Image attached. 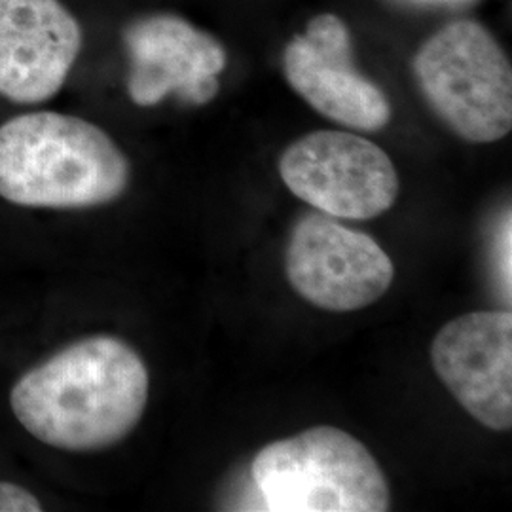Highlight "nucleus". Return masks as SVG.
Returning <instances> with one entry per match:
<instances>
[{
	"instance_id": "13",
	"label": "nucleus",
	"mask_w": 512,
	"mask_h": 512,
	"mask_svg": "<svg viewBox=\"0 0 512 512\" xmlns=\"http://www.w3.org/2000/svg\"><path fill=\"white\" fill-rule=\"evenodd\" d=\"M416 6H433V8H467L473 6L478 0H403Z\"/></svg>"
},
{
	"instance_id": "1",
	"label": "nucleus",
	"mask_w": 512,
	"mask_h": 512,
	"mask_svg": "<svg viewBox=\"0 0 512 512\" xmlns=\"http://www.w3.org/2000/svg\"><path fill=\"white\" fill-rule=\"evenodd\" d=\"M148 370L120 338L90 336L57 351L12 387L10 406L35 439L59 450H105L139 425Z\"/></svg>"
},
{
	"instance_id": "7",
	"label": "nucleus",
	"mask_w": 512,
	"mask_h": 512,
	"mask_svg": "<svg viewBox=\"0 0 512 512\" xmlns=\"http://www.w3.org/2000/svg\"><path fill=\"white\" fill-rule=\"evenodd\" d=\"M128 54L129 99L154 107L175 95L188 105H207L219 93L228 54L219 38L177 14H147L122 31Z\"/></svg>"
},
{
	"instance_id": "10",
	"label": "nucleus",
	"mask_w": 512,
	"mask_h": 512,
	"mask_svg": "<svg viewBox=\"0 0 512 512\" xmlns=\"http://www.w3.org/2000/svg\"><path fill=\"white\" fill-rule=\"evenodd\" d=\"M82 29L59 0H0V95L35 105L61 92Z\"/></svg>"
},
{
	"instance_id": "6",
	"label": "nucleus",
	"mask_w": 512,
	"mask_h": 512,
	"mask_svg": "<svg viewBox=\"0 0 512 512\" xmlns=\"http://www.w3.org/2000/svg\"><path fill=\"white\" fill-rule=\"evenodd\" d=\"M285 268L294 291L327 311L363 310L395 279L391 258L374 239L325 213L294 224Z\"/></svg>"
},
{
	"instance_id": "5",
	"label": "nucleus",
	"mask_w": 512,
	"mask_h": 512,
	"mask_svg": "<svg viewBox=\"0 0 512 512\" xmlns=\"http://www.w3.org/2000/svg\"><path fill=\"white\" fill-rule=\"evenodd\" d=\"M279 175L296 198L334 219L384 215L399 198V175L376 143L348 131H313L289 145Z\"/></svg>"
},
{
	"instance_id": "11",
	"label": "nucleus",
	"mask_w": 512,
	"mask_h": 512,
	"mask_svg": "<svg viewBox=\"0 0 512 512\" xmlns=\"http://www.w3.org/2000/svg\"><path fill=\"white\" fill-rule=\"evenodd\" d=\"M42 503L35 494L14 482H0V512H40Z\"/></svg>"
},
{
	"instance_id": "9",
	"label": "nucleus",
	"mask_w": 512,
	"mask_h": 512,
	"mask_svg": "<svg viewBox=\"0 0 512 512\" xmlns=\"http://www.w3.org/2000/svg\"><path fill=\"white\" fill-rule=\"evenodd\" d=\"M440 382L476 421L512 425V313L475 311L440 329L431 346Z\"/></svg>"
},
{
	"instance_id": "3",
	"label": "nucleus",
	"mask_w": 512,
	"mask_h": 512,
	"mask_svg": "<svg viewBox=\"0 0 512 512\" xmlns=\"http://www.w3.org/2000/svg\"><path fill=\"white\" fill-rule=\"evenodd\" d=\"M266 511L385 512L389 486L361 440L313 427L262 448L251 465Z\"/></svg>"
},
{
	"instance_id": "4",
	"label": "nucleus",
	"mask_w": 512,
	"mask_h": 512,
	"mask_svg": "<svg viewBox=\"0 0 512 512\" xmlns=\"http://www.w3.org/2000/svg\"><path fill=\"white\" fill-rule=\"evenodd\" d=\"M412 73L429 109L467 143H495L512 128L511 61L475 19H456L427 38Z\"/></svg>"
},
{
	"instance_id": "12",
	"label": "nucleus",
	"mask_w": 512,
	"mask_h": 512,
	"mask_svg": "<svg viewBox=\"0 0 512 512\" xmlns=\"http://www.w3.org/2000/svg\"><path fill=\"white\" fill-rule=\"evenodd\" d=\"M511 213H507V219L503 220V226L497 236V264L499 275L503 281V287H507V293L511 294Z\"/></svg>"
},
{
	"instance_id": "8",
	"label": "nucleus",
	"mask_w": 512,
	"mask_h": 512,
	"mask_svg": "<svg viewBox=\"0 0 512 512\" xmlns=\"http://www.w3.org/2000/svg\"><path fill=\"white\" fill-rule=\"evenodd\" d=\"M283 73L311 109L340 126L376 133L391 120L387 95L357 71L349 27L334 14L310 19L285 46Z\"/></svg>"
},
{
	"instance_id": "2",
	"label": "nucleus",
	"mask_w": 512,
	"mask_h": 512,
	"mask_svg": "<svg viewBox=\"0 0 512 512\" xmlns=\"http://www.w3.org/2000/svg\"><path fill=\"white\" fill-rule=\"evenodd\" d=\"M126 154L103 129L52 110L0 126V198L23 207L88 209L128 190Z\"/></svg>"
}]
</instances>
